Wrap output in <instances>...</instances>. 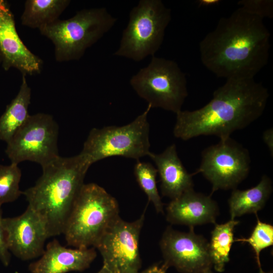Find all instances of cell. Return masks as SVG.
<instances>
[{"mask_svg":"<svg viewBox=\"0 0 273 273\" xmlns=\"http://www.w3.org/2000/svg\"><path fill=\"white\" fill-rule=\"evenodd\" d=\"M58 133V125L52 115H30L7 143L5 153L12 163L30 161L42 166L59 156Z\"/></svg>","mask_w":273,"mask_h":273,"instance_id":"obj_9","label":"cell"},{"mask_svg":"<svg viewBox=\"0 0 273 273\" xmlns=\"http://www.w3.org/2000/svg\"><path fill=\"white\" fill-rule=\"evenodd\" d=\"M3 211L0 206V261L2 264L8 266L11 261V255L8 248L7 237L3 224Z\"/></svg>","mask_w":273,"mask_h":273,"instance_id":"obj_26","label":"cell"},{"mask_svg":"<svg viewBox=\"0 0 273 273\" xmlns=\"http://www.w3.org/2000/svg\"><path fill=\"white\" fill-rule=\"evenodd\" d=\"M259 273H272V271H269V272H265L262 271V272H260Z\"/></svg>","mask_w":273,"mask_h":273,"instance_id":"obj_32","label":"cell"},{"mask_svg":"<svg viewBox=\"0 0 273 273\" xmlns=\"http://www.w3.org/2000/svg\"><path fill=\"white\" fill-rule=\"evenodd\" d=\"M238 4L239 7L263 19L273 17L272 0H242Z\"/></svg>","mask_w":273,"mask_h":273,"instance_id":"obj_25","label":"cell"},{"mask_svg":"<svg viewBox=\"0 0 273 273\" xmlns=\"http://www.w3.org/2000/svg\"><path fill=\"white\" fill-rule=\"evenodd\" d=\"M270 37L263 19L239 7L201 40V62L218 77L254 78L268 63Z\"/></svg>","mask_w":273,"mask_h":273,"instance_id":"obj_1","label":"cell"},{"mask_svg":"<svg viewBox=\"0 0 273 273\" xmlns=\"http://www.w3.org/2000/svg\"><path fill=\"white\" fill-rule=\"evenodd\" d=\"M157 170L152 164L137 160L134 174L141 189L146 194L157 213H163V204L157 187Z\"/></svg>","mask_w":273,"mask_h":273,"instance_id":"obj_22","label":"cell"},{"mask_svg":"<svg viewBox=\"0 0 273 273\" xmlns=\"http://www.w3.org/2000/svg\"><path fill=\"white\" fill-rule=\"evenodd\" d=\"M3 224L8 248L16 257L26 261L42 255L49 237L43 221L30 207L19 216L4 217Z\"/></svg>","mask_w":273,"mask_h":273,"instance_id":"obj_13","label":"cell"},{"mask_svg":"<svg viewBox=\"0 0 273 273\" xmlns=\"http://www.w3.org/2000/svg\"><path fill=\"white\" fill-rule=\"evenodd\" d=\"M171 10L161 0H141L129 13L120 46L114 55L140 61L154 56L164 39Z\"/></svg>","mask_w":273,"mask_h":273,"instance_id":"obj_6","label":"cell"},{"mask_svg":"<svg viewBox=\"0 0 273 273\" xmlns=\"http://www.w3.org/2000/svg\"><path fill=\"white\" fill-rule=\"evenodd\" d=\"M118 202L103 188L84 184L73 203L63 234L68 245L77 249L95 247L120 216Z\"/></svg>","mask_w":273,"mask_h":273,"instance_id":"obj_4","label":"cell"},{"mask_svg":"<svg viewBox=\"0 0 273 273\" xmlns=\"http://www.w3.org/2000/svg\"><path fill=\"white\" fill-rule=\"evenodd\" d=\"M130 83L152 108L175 114L181 110L188 96L186 75L176 62L154 56L147 66L131 77Z\"/></svg>","mask_w":273,"mask_h":273,"instance_id":"obj_8","label":"cell"},{"mask_svg":"<svg viewBox=\"0 0 273 273\" xmlns=\"http://www.w3.org/2000/svg\"><path fill=\"white\" fill-rule=\"evenodd\" d=\"M151 108L148 104L145 111L125 125L92 129L80 154L90 165L112 156H122L138 160L148 156L150 143L147 117Z\"/></svg>","mask_w":273,"mask_h":273,"instance_id":"obj_7","label":"cell"},{"mask_svg":"<svg viewBox=\"0 0 273 273\" xmlns=\"http://www.w3.org/2000/svg\"><path fill=\"white\" fill-rule=\"evenodd\" d=\"M148 156L156 166L162 195L171 200L194 189L193 173H189L179 159L174 144L161 153L150 152Z\"/></svg>","mask_w":273,"mask_h":273,"instance_id":"obj_17","label":"cell"},{"mask_svg":"<svg viewBox=\"0 0 273 273\" xmlns=\"http://www.w3.org/2000/svg\"><path fill=\"white\" fill-rule=\"evenodd\" d=\"M25 76L22 75V83L18 94L0 117V140L6 143L30 116L28 110L30 104L31 89Z\"/></svg>","mask_w":273,"mask_h":273,"instance_id":"obj_19","label":"cell"},{"mask_svg":"<svg viewBox=\"0 0 273 273\" xmlns=\"http://www.w3.org/2000/svg\"><path fill=\"white\" fill-rule=\"evenodd\" d=\"M22 173L18 164L0 165V206L13 202L23 194L19 183Z\"/></svg>","mask_w":273,"mask_h":273,"instance_id":"obj_23","label":"cell"},{"mask_svg":"<svg viewBox=\"0 0 273 273\" xmlns=\"http://www.w3.org/2000/svg\"><path fill=\"white\" fill-rule=\"evenodd\" d=\"M91 165L80 153L58 156L41 166L35 184L23 192L30 207L43 221L49 238L63 234L74 201Z\"/></svg>","mask_w":273,"mask_h":273,"instance_id":"obj_3","label":"cell"},{"mask_svg":"<svg viewBox=\"0 0 273 273\" xmlns=\"http://www.w3.org/2000/svg\"><path fill=\"white\" fill-rule=\"evenodd\" d=\"M168 268L163 261L154 263L139 273H166Z\"/></svg>","mask_w":273,"mask_h":273,"instance_id":"obj_27","label":"cell"},{"mask_svg":"<svg viewBox=\"0 0 273 273\" xmlns=\"http://www.w3.org/2000/svg\"><path fill=\"white\" fill-rule=\"evenodd\" d=\"M116 20L105 8L84 9L69 19H59L39 30L52 41L55 59L61 62L80 59Z\"/></svg>","mask_w":273,"mask_h":273,"instance_id":"obj_5","label":"cell"},{"mask_svg":"<svg viewBox=\"0 0 273 273\" xmlns=\"http://www.w3.org/2000/svg\"><path fill=\"white\" fill-rule=\"evenodd\" d=\"M97 257L95 247L70 249L54 239L50 242L41 257L28 266L30 273H67L82 271Z\"/></svg>","mask_w":273,"mask_h":273,"instance_id":"obj_16","label":"cell"},{"mask_svg":"<svg viewBox=\"0 0 273 273\" xmlns=\"http://www.w3.org/2000/svg\"><path fill=\"white\" fill-rule=\"evenodd\" d=\"M272 191V182L266 174L255 187L246 190H233L228 200L231 219L262 209Z\"/></svg>","mask_w":273,"mask_h":273,"instance_id":"obj_18","label":"cell"},{"mask_svg":"<svg viewBox=\"0 0 273 273\" xmlns=\"http://www.w3.org/2000/svg\"><path fill=\"white\" fill-rule=\"evenodd\" d=\"M146 210L136 220L128 222L119 217L106 230L95 248L103 264L111 273H139L142 261L139 239Z\"/></svg>","mask_w":273,"mask_h":273,"instance_id":"obj_11","label":"cell"},{"mask_svg":"<svg viewBox=\"0 0 273 273\" xmlns=\"http://www.w3.org/2000/svg\"><path fill=\"white\" fill-rule=\"evenodd\" d=\"M218 213L216 201L210 196L196 192L194 189L171 200L166 207V219L169 222L190 228L215 223Z\"/></svg>","mask_w":273,"mask_h":273,"instance_id":"obj_15","label":"cell"},{"mask_svg":"<svg viewBox=\"0 0 273 273\" xmlns=\"http://www.w3.org/2000/svg\"><path fill=\"white\" fill-rule=\"evenodd\" d=\"M257 218V224L251 236L248 238L237 239L235 241L248 243L252 247L255 253L260 272L263 271L261 267L260 254L263 249L273 244V226L262 222L258 217Z\"/></svg>","mask_w":273,"mask_h":273,"instance_id":"obj_24","label":"cell"},{"mask_svg":"<svg viewBox=\"0 0 273 273\" xmlns=\"http://www.w3.org/2000/svg\"><path fill=\"white\" fill-rule=\"evenodd\" d=\"M262 140L267 146L271 157L273 156V128H269L262 133Z\"/></svg>","mask_w":273,"mask_h":273,"instance_id":"obj_28","label":"cell"},{"mask_svg":"<svg viewBox=\"0 0 273 273\" xmlns=\"http://www.w3.org/2000/svg\"><path fill=\"white\" fill-rule=\"evenodd\" d=\"M70 3L69 0H27L21 17L22 24L39 29L58 20Z\"/></svg>","mask_w":273,"mask_h":273,"instance_id":"obj_20","label":"cell"},{"mask_svg":"<svg viewBox=\"0 0 273 273\" xmlns=\"http://www.w3.org/2000/svg\"><path fill=\"white\" fill-rule=\"evenodd\" d=\"M209 243L194 228L182 232L167 227L160 241L163 262L180 273H202L211 269Z\"/></svg>","mask_w":273,"mask_h":273,"instance_id":"obj_12","label":"cell"},{"mask_svg":"<svg viewBox=\"0 0 273 273\" xmlns=\"http://www.w3.org/2000/svg\"><path fill=\"white\" fill-rule=\"evenodd\" d=\"M268 98L267 87L254 78L228 79L205 106L176 114L173 134L183 141L201 135L227 139L257 120Z\"/></svg>","mask_w":273,"mask_h":273,"instance_id":"obj_2","label":"cell"},{"mask_svg":"<svg viewBox=\"0 0 273 273\" xmlns=\"http://www.w3.org/2000/svg\"><path fill=\"white\" fill-rule=\"evenodd\" d=\"M202 273H214V272L213 271H212L211 269H208L207 270H205V271L202 272Z\"/></svg>","mask_w":273,"mask_h":273,"instance_id":"obj_31","label":"cell"},{"mask_svg":"<svg viewBox=\"0 0 273 273\" xmlns=\"http://www.w3.org/2000/svg\"><path fill=\"white\" fill-rule=\"evenodd\" d=\"M219 0H199L197 1L198 6L202 7H208L218 5Z\"/></svg>","mask_w":273,"mask_h":273,"instance_id":"obj_29","label":"cell"},{"mask_svg":"<svg viewBox=\"0 0 273 273\" xmlns=\"http://www.w3.org/2000/svg\"><path fill=\"white\" fill-rule=\"evenodd\" d=\"M0 63L5 70L15 68L25 76L39 74L43 65L19 37L14 16L5 0H0Z\"/></svg>","mask_w":273,"mask_h":273,"instance_id":"obj_14","label":"cell"},{"mask_svg":"<svg viewBox=\"0 0 273 273\" xmlns=\"http://www.w3.org/2000/svg\"><path fill=\"white\" fill-rule=\"evenodd\" d=\"M239 223L238 220L230 219L223 224H216L211 232L209 253L212 266L218 272L223 271L230 260V252L235 242L234 229Z\"/></svg>","mask_w":273,"mask_h":273,"instance_id":"obj_21","label":"cell"},{"mask_svg":"<svg viewBox=\"0 0 273 273\" xmlns=\"http://www.w3.org/2000/svg\"><path fill=\"white\" fill-rule=\"evenodd\" d=\"M97 273H111L110 270L104 265Z\"/></svg>","mask_w":273,"mask_h":273,"instance_id":"obj_30","label":"cell"},{"mask_svg":"<svg viewBox=\"0 0 273 273\" xmlns=\"http://www.w3.org/2000/svg\"><path fill=\"white\" fill-rule=\"evenodd\" d=\"M199 167L194 175L201 173L212 185V192L234 190L248 176L251 158L247 149L229 137L205 148Z\"/></svg>","mask_w":273,"mask_h":273,"instance_id":"obj_10","label":"cell"}]
</instances>
